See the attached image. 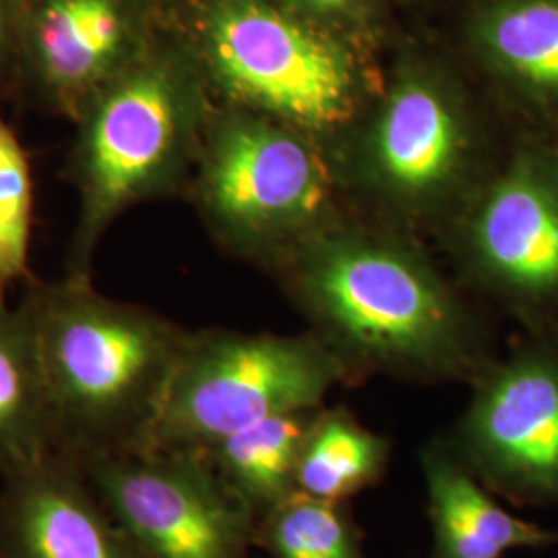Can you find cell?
<instances>
[{
    "instance_id": "1",
    "label": "cell",
    "mask_w": 558,
    "mask_h": 558,
    "mask_svg": "<svg viewBox=\"0 0 558 558\" xmlns=\"http://www.w3.org/2000/svg\"><path fill=\"white\" fill-rule=\"evenodd\" d=\"M278 267L311 333L352 377L472 383L490 362L478 317L398 234L333 220Z\"/></svg>"
},
{
    "instance_id": "2",
    "label": "cell",
    "mask_w": 558,
    "mask_h": 558,
    "mask_svg": "<svg viewBox=\"0 0 558 558\" xmlns=\"http://www.w3.org/2000/svg\"><path fill=\"white\" fill-rule=\"evenodd\" d=\"M36 339L59 453L141 451L186 333L92 279L34 281L21 302Z\"/></svg>"
},
{
    "instance_id": "3",
    "label": "cell",
    "mask_w": 558,
    "mask_h": 558,
    "mask_svg": "<svg viewBox=\"0 0 558 558\" xmlns=\"http://www.w3.org/2000/svg\"><path fill=\"white\" fill-rule=\"evenodd\" d=\"M214 108L197 59L147 48L83 110L69 160L80 199L69 278L92 279L114 221L193 172Z\"/></svg>"
},
{
    "instance_id": "4",
    "label": "cell",
    "mask_w": 558,
    "mask_h": 558,
    "mask_svg": "<svg viewBox=\"0 0 558 558\" xmlns=\"http://www.w3.org/2000/svg\"><path fill=\"white\" fill-rule=\"evenodd\" d=\"M197 62L216 104L323 145L348 137L379 94L343 44L265 0H214Z\"/></svg>"
},
{
    "instance_id": "5",
    "label": "cell",
    "mask_w": 558,
    "mask_h": 558,
    "mask_svg": "<svg viewBox=\"0 0 558 558\" xmlns=\"http://www.w3.org/2000/svg\"><path fill=\"white\" fill-rule=\"evenodd\" d=\"M193 193L201 218L232 253L279 263L336 218L338 174L320 141L216 104Z\"/></svg>"
},
{
    "instance_id": "6",
    "label": "cell",
    "mask_w": 558,
    "mask_h": 558,
    "mask_svg": "<svg viewBox=\"0 0 558 558\" xmlns=\"http://www.w3.org/2000/svg\"><path fill=\"white\" fill-rule=\"evenodd\" d=\"M352 379L311 331H189L143 449L205 453L260 420L323 408L338 385Z\"/></svg>"
},
{
    "instance_id": "7",
    "label": "cell",
    "mask_w": 558,
    "mask_h": 558,
    "mask_svg": "<svg viewBox=\"0 0 558 558\" xmlns=\"http://www.w3.org/2000/svg\"><path fill=\"white\" fill-rule=\"evenodd\" d=\"M348 140L354 184L401 226L458 216L480 184L476 112L435 66L401 64Z\"/></svg>"
},
{
    "instance_id": "8",
    "label": "cell",
    "mask_w": 558,
    "mask_h": 558,
    "mask_svg": "<svg viewBox=\"0 0 558 558\" xmlns=\"http://www.w3.org/2000/svg\"><path fill=\"white\" fill-rule=\"evenodd\" d=\"M141 558H251L257 518L195 451L77 459Z\"/></svg>"
},
{
    "instance_id": "9",
    "label": "cell",
    "mask_w": 558,
    "mask_h": 558,
    "mask_svg": "<svg viewBox=\"0 0 558 558\" xmlns=\"http://www.w3.org/2000/svg\"><path fill=\"white\" fill-rule=\"evenodd\" d=\"M445 437L497 497L558 505V338L538 333L490 360Z\"/></svg>"
},
{
    "instance_id": "10",
    "label": "cell",
    "mask_w": 558,
    "mask_h": 558,
    "mask_svg": "<svg viewBox=\"0 0 558 558\" xmlns=\"http://www.w3.org/2000/svg\"><path fill=\"white\" fill-rule=\"evenodd\" d=\"M465 269L525 317L558 319V191L546 158L519 149L458 216Z\"/></svg>"
},
{
    "instance_id": "11",
    "label": "cell",
    "mask_w": 558,
    "mask_h": 558,
    "mask_svg": "<svg viewBox=\"0 0 558 558\" xmlns=\"http://www.w3.org/2000/svg\"><path fill=\"white\" fill-rule=\"evenodd\" d=\"M129 0H38L23 20V69L38 96L75 122L149 48Z\"/></svg>"
},
{
    "instance_id": "12",
    "label": "cell",
    "mask_w": 558,
    "mask_h": 558,
    "mask_svg": "<svg viewBox=\"0 0 558 558\" xmlns=\"http://www.w3.org/2000/svg\"><path fill=\"white\" fill-rule=\"evenodd\" d=\"M0 558H141L81 472L52 453L0 478Z\"/></svg>"
},
{
    "instance_id": "13",
    "label": "cell",
    "mask_w": 558,
    "mask_h": 558,
    "mask_svg": "<svg viewBox=\"0 0 558 558\" xmlns=\"http://www.w3.org/2000/svg\"><path fill=\"white\" fill-rule=\"evenodd\" d=\"M418 459L433 532L430 558H505L511 550L557 544V532L502 509L445 435L426 440Z\"/></svg>"
},
{
    "instance_id": "14",
    "label": "cell",
    "mask_w": 558,
    "mask_h": 558,
    "mask_svg": "<svg viewBox=\"0 0 558 558\" xmlns=\"http://www.w3.org/2000/svg\"><path fill=\"white\" fill-rule=\"evenodd\" d=\"M480 59L534 108L558 110V0H497L476 23Z\"/></svg>"
},
{
    "instance_id": "15",
    "label": "cell",
    "mask_w": 558,
    "mask_h": 558,
    "mask_svg": "<svg viewBox=\"0 0 558 558\" xmlns=\"http://www.w3.org/2000/svg\"><path fill=\"white\" fill-rule=\"evenodd\" d=\"M59 453L36 339L23 306L0 300V478Z\"/></svg>"
},
{
    "instance_id": "16",
    "label": "cell",
    "mask_w": 558,
    "mask_h": 558,
    "mask_svg": "<svg viewBox=\"0 0 558 558\" xmlns=\"http://www.w3.org/2000/svg\"><path fill=\"white\" fill-rule=\"evenodd\" d=\"M319 410L286 412L260 420L203 453L255 518L296 493L300 447Z\"/></svg>"
},
{
    "instance_id": "17",
    "label": "cell",
    "mask_w": 558,
    "mask_h": 558,
    "mask_svg": "<svg viewBox=\"0 0 558 558\" xmlns=\"http://www.w3.org/2000/svg\"><path fill=\"white\" fill-rule=\"evenodd\" d=\"M391 440L366 428L343 408H320L300 447L296 490L348 502L385 478Z\"/></svg>"
},
{
    "instance_id": "18",
    "label": "cell",
    "mask_w": 558,
    "mask_h": 558,
    "mask_svg": "<svg viewBox=\"0 0 558 558\" xmlns=\"http://www.w3.org/2000/svg\"><path fill=\"white\" fill-rule=\"evenodd\" d=\"M255 546L269 558H368L345 502L299 490L257 519Z\"/></svg>"
},
{
    "instance_id": "19",
    "label": "cell",
    "mask_w": 558,
    "mask_h": 558,
    "mask_svg": "<svg viewBox=\"0 0 558 558\" xmlns=\"http://www.w3.org/2000/svg\"><path fill=\"white\" fill-rule=\"evenodd\" d=\"M34 177L17 133L0 114V300L29 279Z\"/></svg>"
},
{
    "instance_id": "20",
    "label": "cell",
    "mask_w": 558,
    "mask_h": 558,
    "mask_svg": "<svg viewBox=\"0 0 558 558\" xmlns=\"http://www.w3.org/2000/svg\"><path fill=\"white\" fill-rule=\"evenodd\" d=\"M23 69V29H17L13 7L0 0V98L15 96Z\"/></svg>"
},
{
    "instance_id": "21",
    "label": "cell",
    "mask_w": 558,
    "mask_h": 558,
    "mask_svg": "<svg viewBox=\"0 0 558 558\" xmlns=\"http://www.w3.org/2000/svg\"><path fill=\"white\" fill-rule=\"evenodd\" d=\"M302 7L327 15V17H345L359 9L360 0H296Z\"/></svg>"
},
{
    "instance_id": "22",
    "label": "cell",
    "mask_w": 558,
    "mask_h": 558,
    "mask_svg": "<svg viewBox=\"0 0 558 558\" xmlns=\"http://www.w3.org/2000/svg\"><path fill=\"white\" fill-rule=\"evenodd\" d=\"M546 163H548V170H550V177L555 180V184H557L558 191V143L557 147H555V151L546 158Z\"/></svg>"
},
{
    "instance_id": "23",
    "label": "cell",
    "mask_w": 558,
    "mask_h": 558,
    "mask_svg": "<svg viewBox=\"0 0 558 558\" xmlns=\"http://www.w3.org/2000/svg\"><path fill=\"white\" fill-rule=\"evenodd\" d=\"M557 544H558V532H557Z\"/></svg>"
}]
</instances>
